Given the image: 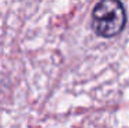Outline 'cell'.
<instances>
[{
    "label": "cell",
    "mask_w": 129,
    "mask_h": 128,
    "mask_svg": "<svg viewBox=\"0 0 129 128\" xmlns=\"http://www.w3.org/2000/svg\"><path fill=\"white\" fill-rule=\"evenodd\" d=\"M126 15L119 0H100L92 13V28L102 37H113L125 26Z\"/></svg>",
    "instance_id": "1"
}]
</instances>
